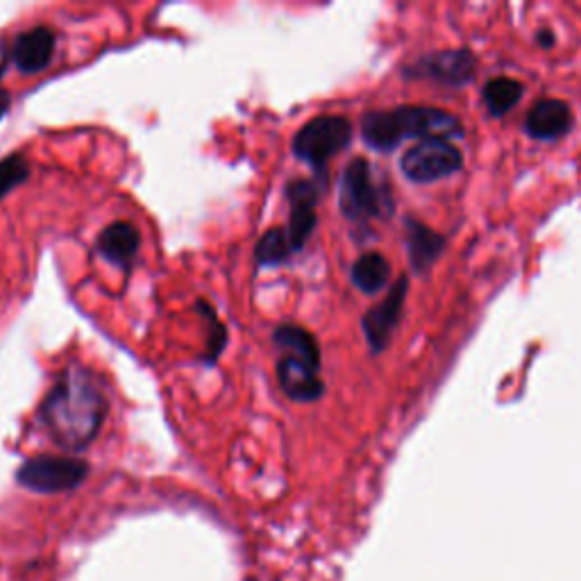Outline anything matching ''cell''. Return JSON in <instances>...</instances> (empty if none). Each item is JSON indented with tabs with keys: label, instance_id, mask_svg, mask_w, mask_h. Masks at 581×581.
<instances>
[{
	"label": "cell",
	"instance_id": "1",
	"mask_svg": "<svg viewBox=\"0 0 581 581\" xmlns=\"http://www.w3.org/2000/svg\"><path fill=\"white\" fill-rule=\"evenodd\" d=\"M110 402L84 365H69L41 402L39 418L58 445L80 452L91 445L108 418Z\"/></svg>",
	"mask_w": 581,
	"mask_h": 581
},
{
	"label": "cell",
	"instance_id": "2",
	"mask_svg": "<svg viewBox=\"0 0 581 581\" xmlns=\"http://www.w3.org/2000/svg\"><path fill=\"white\" fill-rule=\"evenodd\" d=\"M461 121L450 112L420 104H402L395 110H375L361 119V137L373 150H393L404 139H454L461 137Z\"/></svg>",
	"mask_w": 581,
	"mask_h": 581
},
{
	"label": "cell",
	"instance_id": "3",
	"mask_svg": "<svg viewBox=\"0 0 581 581\" xmlns=\"http://www.w3.org/2000/svg\"><path fill=\"white\" fill-rule=\"evenodd\" d=\"M339 204L343 217L350 221L384 219L393 211L389 187L375 178L371 164L361 160V157L352 160L341 176Z\"/></svg>",
	"mask_w": 581,
	"mask_h": 581
},
{
	"label": "cell",
	"instance_id": "4",
	"mask_svg": "<svg viewBox=\"0 0 581 581\" xmlns=\"http://www.w3.org/2000/svg\"><path fill=\"white\" fill-rule=\"evenodd\" d=\"M352 123L345 117H315L293 137V154L315 171H323L334 154L348 148Z\"/></svg>",
	"mask_w": 581,
	"mask_h": 581
},
{
	"label": "cell",
	"instance_id": "5",
	"mask_svg": "<svg viewBox=\"0 0 581 581\" xmlns=\"http://www.w3.org/2000/svg\"><path fill=\"white\" fill-rule=\"evenodd\" d=\"M87 472L89 465L82 459L39 454L19 468L17 482L32 493H64L78 489Z\"/></svg>",
	"mask_w": 581,
	"mask_h": 581
},
{
	"label": "cell",
	"instance_id": "6",
	"mask_svg": "<svg viewBox=\"0 0 581 581\" xmlns=\"http://www.w3.org/2000/svg\"><path fill=\"white\" fill-rule=\"evenodd\" d=\"M461 164H463L461 150L443 139L418 141L402 154L400 160V169L404 178L418 184L450 178L461 169Z\"/></svg>",
	"mask_w": 581,
	"mask_h": 581
},
{
	"label": "cell",
	"instance_id": "7",
	"mask_svg": "<svg viewBox=\"0 0 581 581\" xmlns=\"http://www.w3.org/2000/svg\"><path fill=\"white\" fill-rule=\"evenodd\" d=\"M284 196L289 200V226L287 237L291 241L293 252L302 250L304 243L309 241L311 232L315 230V204H319V187L309 180H293L287 184Z\"/></svg>",
	"mask_w": 581,
	"mask_h": 581
},
{
	"label": "cell",
	"instance_id": "8",
	"mask_svg": "<svg viewBox=\"0 0 581 581\" xmlns=\"http://www.w3.org/2000/svg\"><path fill=\"white\" fill-rule=\"evenodd\" d=\"M404 295H407V278H400L395 282V287L389 291V295L363 315V334L368 339V345L373 348V352H380L387 348V343L400 321Z\"/></svg>",
	"mask_w": 581,
	"mask_h": 581
},
{
	"label": "cell",
	"instance_id": "9",
	"mask_svg": "<svg viewBox=\"0 0 581 581\" xmlns=\"http://www.w3.org/2000/svg\"><path fill=\"white\" fill-rule=\"evenodd\" d=\"M56 46H58V37L50 28H46V26L30 28L14 39L12 62L21 73L34 76L52 62V56H56Z\"/></svg>",
	"mask_w": 581,
	"mask_h": 581
},
{
	"label": "cell",
	"instance_id": "10",
	"mask_svg": "<svg viewBox=\"0 0 581 581\" xmlns=\"http://www.w3.org/2000/svg\"><path fill=\"white\" fill-rule=\"evenodd\" d=\"M411 76L418 78H432L445 84H465L472 80L474 73V58L465 50H448L437 52V56L422 58L409 69Z\"/></svg>",
	"mask_w": 581,
	"mask_h": 581
},
{
	"label": "cell",
	"instance_id": "11",
	"mask_svg": "<svg viewBox=\"0 0 581 581\" xmlns=\"http://www.w3.org/2000/svg\"><path fill=\"white\" fill-rule=\"evenodd\" d=\"M278 380L282 391L295 402H313L325 393V387L319 378V368L291 354H284L278 361Z\"/></svg>",
	"mask_w": 581,
	"mask_h": 581
},
{
	"label": "cell",
	"instance_id": "12",
	"mask_svg": "<svg viewBox=\"0 0 581 581\" xmlns=\"http://www.w3.org/2000/svg\"><path fill=\"white\" fill-rule=\"evenodd\" d=\"M139 246H141V234L128 221H117V223L108 226L100 232V237L96 241L98 254L104 261H110L112 267H119L123 271L132 269Z\"/></svg>",
	"mask_w": 581,
	"mask_h": 581
},
{
	"label": "cell",
	"instance_id": "13",
	"mask_svg": "<svg viewBox=\"0 0 581 581\" xmlns=\"http://www.w3.org/2000/svg\"><path fill=\"white\" fill-rule=\"evenodd\" d=\"M572 123H574V117L568 104L563 100L548 98V100H541L534 104L530 117H527V121H524V130H527V134L539 141H552V139L568 134Z\"/></svg>",
	"mask_w": 581,
	"mask_h": 581
},
{
	"label": "cell",
	"instance_id": "14",
	"mask_svg": "<svg viewBox=\"0 0 581 581\" xmlns=\"http://www.w3.org/2000/svg\"><path fill=\"white\" fill-rule=\"evenodd\" d=\"M391 263L380 252H365L352 263V284L361 291L373 295L389 284Z\"/></svg>",
	"mask_w": 581,
	"mask_h": 581
},
{
	"label": "cell",
	"instance_id": "15",
	"mask_svg": "<svg viewBox=\"0 0 581 581\" xmlns=\"http://www.w3.org/2000/svg\"><path fill=\"white\" fill-rule=\"evenodd\" d=\"M273 341L280 350H284L291 357L302 359L304 363L319 368L321 371V348L315 343L313 334L307 332L300 325H280L273 334Z\"/></svg>",
	"mask_w": 581,
	"mask_h": 581
},
{
	"label": "cell",
	"instance_id": "16",
	"mask_svg": "<svg viewBox=\"0 0 581 581\" xmlns=\"http://www.w3.org/2000/svg\"><path fill=\"white\" fill-rule=\"evenodd\" d=\"M441 248H443V241L439 234H434L432 230H428L420 223H413V221L409 223V254H411V263L415 271H425L437 259Z\"/></svg>",
	"mask_w": 581,
	"mask_h": 581
},
{
	"label": "cell",
	"instance_id": "17",
	"mask_svg": "<svg viewBox=\"0 0 581 581\" xmlns=\"http://www.w3.org/2000/svg\"><path fill=\"white\" fill-rule=\"evenodd\" d=\"M293 254L291 241L287 237V230L273 228L263 232L261 239L254 246V261L259 267H280V263L289 261Z\"/></svg>",
	"mask_w": 581,
	"mask_h": 581
},
{
	"label": "cell",
	"instance_id": "18",
	"mask_svg": "<svg viewBox=\"0 0 581 581\" xmlns=\"http://www.w3.org/2000/svg\"><path fill=\"white\" fill-rule=\"evenodd\" d=\"M524 93V87L513 78H495L484 87V102L493 117L513 110Z\"/></svg>",
	"mask_w": 581,
	"mask_h": 581
},
{
	"label": "cell",
	"instance_id": "19",
	"mask_svg": "<svg viewBox=\"0 0 581 581\" xmlns=\"http://www.w3.org/2000/svg\"><path fill=\"white\" fill-rule=\"evenodd\" d=\"M30 176L28 160L21 152H12L0 160V200H3L10 191L21 187Z\"/></svg>",
	"mask_w": 581,
	"mask_h": 581
},
{
	"label": "cell",
	"instance_id": "20",
	"mask_svg": "<svg viewBox=\"0 0 581 581\" xmlns=\"http://www.w3.org/2000/svg\"><path fill=\"white\" fill-rule=\"evenodd\" d=\"M10 58H12V50H10V43L0 37V78H3V73L8 71V64H10Z\"/></svg>",
	"mask_w": 581,
	"mask_h": 581
},
{
	"label": "cell",
	"instance_id": "21",
	"mask_svg": "<svg viewBox=\"0 0 581 581\" xmlns=\"http://www.w3.org/2000/svg\"><path fill=\"white\" fill-rule=\"evenodd\" d=\"M10 104H12V96L6 91V89H0V121L6 119L8 110H10Z\"/></svg>",
	"mask_w": 581,
	"mask_h": 581
},
{
	"label": "cell",
	"instance_id": "22",
	"mask_svg": "<svg viewBox=\"0 0 581 581\" xmlns=\"http://www.w3.org/2000/svg\"><path fill=\"white\" fill-rule=\"evenodd\" d=\"M539 43H541V46H552V43H554L552 32H539Z\"/></svg>",
	"mask_w": 581,
	"mask_h": 581
}]
</instances>
